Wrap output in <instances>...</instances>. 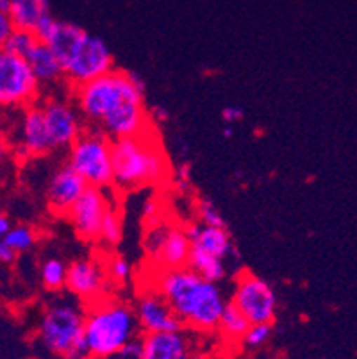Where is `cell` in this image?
Wrapping results in <instances>:
<instances>
[{
    "label": "cell",
    "instance_id": "cell-23",
    "mask_svg": "<svg viewBox=\"0 0 357 359\" xmlns=\"http://www.w3.org/2000/svg\"><path fill=\"white\" fill-rule=\"evenodd\" d=\"M67 273L68 264L58 257H48L41 263L39 269V277H41V285L48 292H61L67 286Z\"/></svg>",
    "mask_w": 357,
    "mask_h": 359
},
{
    "label": "cell",
    "instance_id": "cell-2",
    "mask_svg": "<svg viewBox=\"0 0 357 359\" xmlns=\"http://www.w3.org/2000/svg\"><path fill=\"white\" fill-rule=\"evenodd\" d=\"M86 309L84 341L88 359H107L118 355L123 345L142 334L134 306L127 302L104 297L88 304Z\"/></svg>",
    "mask_w": 357,
    "mask_h": 359
},
{
    "label": "cell",
    "instance_id": "cell-6",
    "mask_svg": "<svg viewBox=\"0 0 357 359\" xmlns=\"http://www.w3.org/2000/svg\"><path fill=\"white\" fill-rule=\"evenodd\" d=\"M68 165L88 186L107 188L113 184V140L100 129L84 130L68 152Z\"/></svg>",
    "mask_w": 357,
    "mask_h": 359
},
{
    "label": "cell",
    "instance_id": "cell-8",
    "mask_svg": "<svg viewBox=\"0 0 357 359\" xmlns=\"http://www.w3.org/2000/svg\"><path fill=\"white\" fill-rule=\"evenodd\" d=\"M65 79L72 86L90 83L100 75L114 70V57L111 48L100 36L88 32L84 40L74 48L63 63Z\"/></svg>",
    "mask_w": 357,
    "mask_h": 359
},
{
    "label": "cell",
    "instance_id": "cell-24",
    "mask_svg": "<svg viewBox=\"0 0 357 359\" xmlns=\"http://www.w3.org/2000/svg\"><path fill=\"white\" fill-rule=\"evenodd\" d=\"M4 241L20 256V254L29 252V250L34 247L36 241H38V234H36V231L32 229V227H29V225H15V227H11V231L6 234Z\"/></svg>",
    "mask_w": 357,
    "mask_h": 359
},
{
    "label": "cell",
    "instance_id": "cell-12",
    "mask_svg": "<svg viewBox=\"0 0 357 359\" xmlns=\"http://www.w3.org/2000/svg\"><path fill=\"white\" fill-rule=\"evenodd\" d=\"M109 285L106 266L97 259H77L68 264L65 288L72 293V297L84 302V306L104 299Z\"/></svg>",
    "mask_w": 357,
    "mask_h": 359
},
{
    "label": "cell",
    "instance_id": "cell-1",
    "mask_svg": "<svg viewBox=\"0 0 357 359\" xmlns=\"http://www.w3.org/2000/svg\"><path fill=\"white\" fill-rule=\"evenodd\" d=\"M156 290L172 306L182 327L215 332L229 300L218 283L204 279L191 269L165 270L157 276Z\"/></svg>",
    "mask_w": 357,
    "mask_h": 359
},
{
    "label": "cell",
    "instance_id": "cell-34",
    "mask_svg": "<svg viewBox=\"0 0 357 359\" xmlns=\"http://www.w3.org/2000/svg\"><path fill=\"white\" fill-rule=\"evenodd\" d=\"M191 181V168L188 165L179 166V172H177V182L182 186H188Z\"/></svg>",
    "mask_w": 357,
    "mask_h": 359
},
{
    "label": "cell",
    "instance_id": "cell-40",
    "mask_svg": "<svg viewBox=\"0 0 357 359\" xmlns=\"http://www.w3.org/2000/svg\"><path fill=\"white\" fill-rule=\"evenodd\" d=\"M8 2H9V0H0V9L8 11Z\"/></svg>",
    "mask_w": 357,
    "mask_h": 359
},
{
    "label": "cell",
    "instance_id": "cell-35",
    "mask_svg": "<svg viewBox=\"0 0 357 359\" xmlns=\"http://www.w3.org/2000/svg\"><path fill=\"white\" fill-rule=\"evenodd\" d=\"M149 113H150V120H152V123H161L168 118V113H166L163 107H154V109H149Z\"/></svg>",
    "mask_w": 357,
    "mask_h": 359
},
{
    "label": "cell",
    "instance_id": "cell-25",
    "mask_svg": "<svg viewBox=\"0 0 357 359\" xmlns=\"http://www.w3.org/2000/svg\"><path fill=\"white\" fill-rule=\"evenodd\" d=\"M39 43V40L36 38L34 32L31 31H22V29H13V32L9 34L8 41H6V50L11 52V54L20 55V57H25L34 50L36 45Z\"/></svg>",
    "mask_w": 357,
    "mask_h": 359
},
{
    "label": "cell",
    "instance_id": "cell-20",
    "mask_svg": "<svg viewBox=\"0 0 357 359\" xmlns=\"http://www.w3.org/2000/svg\"><path fill=\"white\" fill-rule=\"evenodd\" d=\"M27 61L41 86L59 83L65 77L63 65H61L58 55L54 54V50L43 41H39L36 45L34 50L27 55Z\"/></svg>",
    "mask_w": 357,
    "mask_h": 359
},
{
    "label": "cell",
    "instance_id": "cell-4",
    "mask_svg": "<svg viewBox=\"0 0 357 359\" xmlns=\"http://www.w3.org/2000/svg\"><path fill=\"white\" fill-rule=\"evenodd\" d=\"M74 88L75 107L86 122L102 126L127 104L145 100V81L137 74L111 70L90 83Z\"/></svg>",
    "mask_w": 357,
    "mask_h": 359
},
{
    "label": "cell",
    "instance_id": "cell-3",
    "mask_svg": "<svg viewBox=\"0 0 357 359\" xmlns=\"http://www.w3.org/2000/svg\"><path fill=\"white\" fill-rule=\"evenodd\" d=\"M152 133L113 140L114 186L122 190H136L168 179V158Z\"/></svg>",
    "mask_w": 357,
    "mask_h": 359
},
{
    "label": "cell",
    "instance_id": "cell-13",
    "mask_svg": "<svg viewBox=\"0 0 357 359\" xmlns=\"http://www.w3.org/2000/svg\"><path fill=\"white\" fill-rule=\"evenodd\" d=\"M41 109L54 150L70 149L75 140L84 133L83 116L77 107L65 100L48 99L41 104Z\"/></svg>",
    "mask_w": 357,
    "mask_h": 359
},
{
    "label": "cell",
    "instance_id": "cell-27",
    "mask_svg": "<svg viewBox=\"0 0 357 359\" xmlns=\"http://www.w3.org/2000/svg\"><path fill=\"white\" fill-rule=\"evenodd\" d=\"M104 266H106L107 279H109L111 285H126L133 276V266L126 257H113L107 263H104Z\"/></svg>",
    "mask_w": 357,
    "mask_h": 359
},
{
    "label": "cell",
    "instance_id": "cell-31",
    "mask_svg": "<svg viewBox=\"0 0 357 359\" xmlns=\"http://www.w3.org/2000/svg\"><path fill=\"white\" fill-rule=\"evenodd\" d=\"M13 24L11 20H9L8 16V11H4V9H0V50L6 47V41H8L9 34L13 32Z\"/></svg>",
    "mask_w": 357,
    "mask_h": 359
},
{
    "label": "cell",
    "instance_id": "cell-17",
    "mask_svg": "<svg viewBox=\"0 0 357 359\" xmlns=\"http://www.w3.org/2000/svg\"><path fill=\"white\" fill-rule=\"evenodd\" d=\"M142 345L140 359H189L193 354L184 331L142 334Z\"/></svg>",
    "mask_w": 357,
    "mask_h": 359
},
{
    "label": "cell",
    "instance_id": "cell-26",
    "mask_svg": "<svg viewBox=\"0 0 357 359\" xmlns=\"http://www.w3.org/2000/svg\"><path fill=\"white\" fill-rule=\"evenodd\" d=\"M122 236H123L122 220H120V217H118L116 211L111 208L102 222V227H100L98 240L102 241L104 245H107V247H116V245L122 241Z\"/></svg>",
    "mask_w": 357,
    "mask_h": 359
},
{
    "label": "cell",
    "instance_id": "cell-14",
    "mask_svg": "<svg viewBox=\"0 0 357 359\" xmlns=\"http://www.w3.org/2000/svg\"><path fill=\"white\" fill-rule=\"evenodd\" d=\"M137 324L142 329V334H152V332H173L182 331L181 320L177 318L172 306L166 302L161 293L154 290H147L136 299L134 304Z\"/></svg>",
    "mask_w": 357,
    "mask_h": 359
},
{
    "label": "cell",
    "instance_id": "cell-21",
    "mask_svg": "<svg viewBox=\"0 0 357 359\" xmlns=\"http://www.w3.org/2000/svg\"><path fill=\"white\" fill-rule=\"evenodd\" d=\"M188 269H191L193 272L198 273L204 279L213 280V283H220L227 276L224 259L213 256L209 252H204L201 249H196V247H191V250H189Z\"/></svg>",
    "mask_w": 357,
    "mask_h": 359
},
{
    "label": "cell",
    "instance_id": "cell-29",
    "mask_svg": "<svg viewBox=\"0 0 357 359\" xmlns=\"http://www.w3.org/2000/svg\"><path fill=\"white\" fill-rule=\"evenodd\" d=\"M196 215H198V220L202 225H213V227H227L225 225V218L222 215V211L218 210V205L215 202L208 201V198H202L196 204Z\"/></svg>",
    "mask_w": 357,
    "mask_h": 359
},
{
    "label": "cell",
    "instance_id": "cell-18",
    "mask_svg": "<svg viewBox=\"0 0 357 359\" xmlns=\"http://www.w3.org/2000/svg\"><path fill=\"white\" fill-rule=\"evenodd\" d=\"M184 231L191 241V247H196L224 261L236 254L227 227H213V225H202L198 222V224H189L188 227H184Z\"/></svg>",
    "mask_w": 357,
    "mask_h": 359
},
{
    "label": "cell",
    "instance_id": "cell-30",
    "mask_svg": "<svg viewBox=\"0 0 357 359\" xmlns=\"http://www.w3.org/2000/svg\"><path fill=\"white\" fill-rule=\"evenodd\" d=\"M142 351H143V345H142V336L140 338H134L130 339L129 344H126L120 351V358L123 359H140L142 358Z\"/></svg>",
    "mask_w": 357,
    "mask_h": 359
},
{
    "label": "cell",
    "instance_id": "cell-38",
    "mask_svg": "<svg viewBox=\"0 0 357 359\" xmlns=\"http://www.w3.org/2000/svg\"><path fill=\"white\" fill-rule=\"evenodd\" d=\"M154 210H156V204H154V201L147 202V204H145V215H150V217H152Z\"/></svg>",
    "mask_w": 357,
    "mask_h": 359
},
{
    "label": "cell",
    "instance_id": "cell-36",
    "mask_svg": "<svg viewBox=\"0 0 357 359\" xmlns=\"http://www.w3.org/2000/svg\"><path fill=\"white\" fill-rule=\"evenodd\" d=\"M11 227H13V224H11V220H9L8 215L0 213V240H4L6 234L11 231Z\"/></svg>",
    "mask_w": 357,
    "mask_h": 359
},
{
    "label": "cell",
    "instance_id": "cell-10",
    "mask_svg": "<svg viewBox=\"0 0 357 359\" xmlns=\"http://www.w3.org/2000/svg\"><path fill=\"white\" fill-rule=\"evenodd\" d=\"M147 243L149 254L161 272L188 266L191 241L181 227H154L147 236Z\"/></svg>",
    "mask_w": 357,
    "mask_h": 359
},
{
    "label": "cell",
    "instance_id": "cell-19",
    "mask_svg": "<svg viewBox=\"0 0 357 359\" xmlns=\"http://www.w3.org/2000/svg\"><path fill=\"white\" fill-rule=\"evenodd\" d=\"M47 15H50L48 0H9L8 2V16L15 29L34 32L39 22Z\"/></svg>",
    "mask_w": 357,
    "mask_h": 359
},
{
    "label": "cell",
    "instance_id": "cell-39",
    "mask_svg": "<svg viewBox=\"0 0 357 359\" xmlns=\"http://www.w3.org/2000/svg\"><path fill=\"white\" fill-rule=\"evenodd\" d=\"M222 135H224V138H232V135H234V130H232L231 126H225L224 129H222Z\"/></svg>",
    "mask_w": 357,
    "mask_h": 359
},
{
    "label": "cell",
    "instance_id": "cell-9",
    "mask_svg": "<svg viewBox=\"0 0 357 359\" xmlns=\"http://www.w3.org/2000/svg\"><path fill=\"white\" fill-rule=\"evenodd\" d=\"M231 302L250 320V324H274L277 295L263 277L241 272L236 279Z\"/></svg>",
    "mask_w": 357,
    "mask_h": 359
},
{
    "label": "cell",
    "instance_id": "cell-7",
    "mask_svg": "<svg viewBox=\"0 0 357 359\" xmlns=\"http://www.w3.org/2000/svg\"><path fill=\"white\" fill-rule=\"evenodd\" d=\"M41 84L25 57L0 50V107H27L36 102Z\"/></svg>",
    "mask_w": 357,
    "mask_h": 359
},
{
    "label": "cell",
    "instance_id": "cell-33",
    "mask_svg": "<svg viewBox=\"0 0 357 359\" xmlns=\"http://www.w3.org/2000/svg\"><path fill=\"white\" fill-rule=\"evenodd\" d=\"M16 257H18V254L4 240H0V264H13Z\"/></svg>",
    "mask_w": 357,
    "mask_h": 359
},
{
    "label": "cell",
    "instance_id": "cell-37",
    "mask_svg": "<svg viewBox=\"0 0 357 359\" xmlns=\"http://www.w3.org/2000/svg\"><path fill=\"white\" fill-rule=\"evenodd\" d=\"M6 154H8V145H6L4 138L0 136V161L6 158Z\"/></svg>",
    "mask_w": 357,
    "mask_h": 359
},
{
    "label": "cell",
    "instance_id": "cell-16",
    "mask_svg": "<svg viewBox=\"0 0 357 359\" xmlns=\"http://www.w3.org/2000/svg\"><path fill=\"white\" fill-rule=\"evenodd\" d=\"M20 149L25 156L39 158L54 150L45 123L41 104H31L24 107L20 118Z\"/></svg>",
    "mask_w": 357,
    "mask_h": 359
},
{
    "label": "cell",
    "instance_id": "cell-11",
    "mask_svg": "<svg viewBox=\"0 0 357 359\" xmlns=\"http://www.w3.org/2000/svg\"><path fill=\"white\" fill-rule=\"evenodd\" d=\"M111 208L113 205L109 204V198L104 194L102 188L88 186L86 191L68 211L67 218L70 220L72 227L79 234V238L86 241H97L104 218Z\"/></svg>",
    "mask_w": 357,
    "mask_h": 359
},
{
    "label": "cell",
    "instance_id": "cell-5",
    "mask_svg": "<svg viewBox=\"0 0 357 359\" xmlns=\"http://www.w3.org/2000/svg\"><path fill=\"white\" fill-rule=\"evenodd\" d=\"M84 322L86 311L81 300L75 297L54 300L38 320L39 345L59 359H88Z\"/></svg>",
    "mask_w": 357,
    "mask_h": 359
},
{
    "label": "cell",
    "instance_id": "cell-22",
    "mask_svg": "<svg viewBox=\"0 0 357 359\" xmlns=\"http://www.w3.org/2000/svg\"><path fill=\"white\" fill-rule=\"evenodd\" d=\"M248 327H250V320H248L247 316L229 300L224 313H222L220 324H218V329H216V331L220 332L227 341H232V344H238V341H240L241 344V339H243Z\"/></svg>",
    "mask_w": 357,
    "mask_h": 359
},
{
    "label": "cell",
    "instance_id": "cell-15",
    "mask_svg": "<svg viewBox=\"0 0 357 359\" xmlns=\"http://www.w3.org/2000/svg\"><path fill=\"white\" fill-rule=\"evenodd\" d=\"M88 182L70 165L59 166L50 177L47 188L48 205L54 213L67 217L75 202L86 191Z\"/></svg>",
    "mask_w": 357,
    "mask_h": 359
},
{
    "label": "cell",
    "instance_id": "cell-28",
    "mask_svg": "<svg viewBox=\"0 0 357 359\" xmlns=\"http://www.w3.org/2000/svg\"><path fill=\"white\" fill-rule=\"evenodd\" d=\"M271 334H274V324H250L241 344L247 348H260L271 338Z\"/></svg>",
    "mask_w": 357,
    "mask_h": 359
},
{
    "label": "cell",
    "instance_id": "cell-32",
    "mask_svg": "<svg viewBox=\"0 0 357 359\" xmlns=\"http://www.w3.org/2000/svg\"><path fill=\"white\" fill-rule=\"evenodd\" d=\"M243 116H245V113L241 107L227 106L222 109V120H224L225 123H229V126H231V123L241 122V120H243Z\"/></svg>",
    "mask_w": 357,
    "mask_h": 359
}]
</instances>
